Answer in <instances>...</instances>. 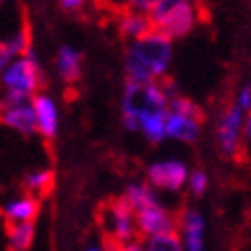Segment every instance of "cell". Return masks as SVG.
I'll use <instances>...</instances> for the list:
<instances>
[{
  "label": "cell",
  "mask_w": 251,
  "mask_h": 251,
  "mask_svg": "<svg viewBox=\"0 0 251 251\" xmlns=\"http://www.w3.org/2000/svg\"><path fill=\"white\" fill-rule=\"evenodd\" d=\"M233 102L237 104L241 111H245L247 115L251 113V82H243V85L235 91Z\"/></svg>",
  "instance_id": "7402d4cb"
},
{
  "label": "cell",
  "mask_w": 251,
  "mask_h": 251,
  "mask_svg": "<svg viewBox=\"0 0 251 251\" xmlns=\"http://www.w3.org/2000/svg\"><path fill=\"white\" fill-rule=\"evenodd\" d=\"M2 2H4V0H0V4H2Z\"/></svg>",
  "instance_id": "83f0119b"
},
{
  "label": "cell",
  "mask_w": 251,
  "mask_h": 251,
  "mask_svg": "<svg viewBox=\"0 0 251 251\" xmlns=\"http://www.w3.org/2000/svg\"><path fill=\"white\" fill-rule=\"evenodd\" d=\"M155 28L153 25V18L149 12H143V10H135L129 8L127 12H123L119 18V32L129 38V40H137L143 38L145 34H149Z\"/></svg>",
  "instance_id": "4fadbf2b"
},
{
  "label": "cell",
  "mask_w": 251,
  "mask_h": 251,
  "mask_svg": "<svg viewBox=\"0 0 251 251\" xmlns=\"http://www.w3.org/2000/svg\"><path fill=\"white\" fill-rule=\"evenodd\" d=\"M38 209H40L38 199L26 193L23 197L6 201L2 209H0V213L6 219V223H20V221H34L38 215Z\"/></svg>",
  "instance_id": "5bb4252c"
},
{
  "label": "cell",
  "mask_w": 251,
  "mask_h": 251,
  "mask_svg": "<svg viewBox=\"0 0 251 251\" xmlns=\"http://www.w3.org/2000/svg\"><path fill=\"white\" fill-rule=\"evenodd\" d=\"M56 73L62 82H76L82 75V54L75 47H60L56 52Z\"/></svg>",
  "instance_id": "9a60e30c"
},
{
  "label": "cell",
  "mask_w": 251,
  "mask_h": 251,
  "mask_svg": "<svg viewBox=\"0 0 251 251\" xmlns=\"http://www.w3.org/2000/svg\"><path fill=\"white\" fill-rule=\"evenodd\" d=\"M145 241H147L145 249L149 251H181L183 249V241H181V235H177V231L151 235V237H145Z\"/></svg>",
  "instance_id": "ffe728a7"
},
{
  "label": "cell",
  "mask_w": 251,
  "mask_h": 251,
  "mask_svg": "<svg viewBox=\"0 0 251 251\" xmlns=\"http://www.w3.org/2000/svg\"><path fill=\"white\" fill-rule=\"evenodd\" d=\"M243 143H245V147L251 151V113L245 117V125H243Z\"/></svg>",
  "instance_id": "d4e9b609"
},
{
  "label": "cell",
  "mask_w": 251,
  "mask_h": 251,
  "mask_svg": "<svg viewBox=\"0 0 251 251\" xmlns=\"http://www.w3.org/2000/svg\"><path fill=\"white\" fill-rule=\"evenodd\" d=\"M167 139L181 143H195L201 135V109L179 93L169 97V109L165 121Z\"/></svg>",
  "instance_id": "277c9868"
},
{
  "label": "cell",
  "mask_w": 251,
  "mask_h": 251,
  "mask_svg": "<svg viewBox=\"0 0 251 251\" xmlns=\"http://www.w3.org/2000/svg\"><path fill=\"white\" fill-rule=\"evenodd\" d=\"M30 49L28 45V34L25 30H20L8 38H4L2 43H0V73H2L10 62L18 56H23L26 50Z\"/></svg>",
  "instance_id": "e0dca14e"
},
{
  "label": "cell",
  "mask_w": 251,
  "mask_h": 251,
  "mask_svg": "<svg viewBox=\"0 0 251 251\" xmlns=\"http://www.w3.org/2000/svg\"><path fill=\"white\" fill-rule=\"evenodd\" d=\"M245 117L247 113L241 111L235 102H231L229 107L223 111V115L219 117L217 123V131H215V141L219 151L233 159L239 155L241 147H243V125H245Z\"/></svg>",
  "instance_id": "5b68a950"
},
{
  "label": "cell",
  "mask_w": 251,
  "mask_h": 251,
  "mask_svg": "<svg viewBox=\"0 0 251 251\" xmlns=\"http://www.w3.org/2000/svg\"><path fill=\"white\" fill-rule=\"evenodd\" d=\"M153 25L159 32L167 34L171 40L181 38L185 34H189L195 25H197V10L193 6V0L191 2H181L175 6H169L165 10L153 12Z\"/></svg>",
  "instance_id": "8992f818"
},
{
  "label": "cell",
  "mask_w": 251,
  "mask_h": 251,
  "mask_svg": "<svg viewBox=\"0 0 251 251\" xmlns=\"http://www.w3.org/2000/svg\"><path fill=\"white\" fill-rule=\"evenodd\" d=\"M34 221H20L6 225V245L12 251H25L34 243Z\"/></svg>",
  "instance_id": "2e32d148"
},
{
  "label": "cell",
  "mask_w": 251,
  "mask_h": 251,
  "mask_svg": "<svg viewBox=\"0 0 251 251\" xmlns=\"http://www.w3.org/2000/svg\"><path fill=\"white\" fill-rule=\"evenodd\" d=\"M137 225L141 237H151L159 233L177 231V219L161 201L137 211Z\"/></svg>",
  "instance_id": "ba28073f"
},
{
  "label": "cell",
  "mask_w": 251,
  "mask_h": 251,
  "mask_svg": "<svg viewBox=\"0 0 251 251\" xmlns=\"http://www.w3.org/2000/svg\"><path fill=\"white\" fill-rule=\"evenodd\" d=\"M125 199L129 201V205L135 209V211H141V209L159 203V197L155 193V187L151 183H131L125 191Z\"/></svg>",
  "instance_id": "ac0fdd59"
},
{
  "label": "cell",
  "mask_w": 251,
  "mask_h": 251,
  "mask_svg": "<svg viewBox=\"0 0 251 251\" xmlns=\"http://www.w3.org/2000/svg\"><path fill=\"white\" fill-rule=\"evenodd\" d=\"M52 187V173L49 169H38L25 177V189L30 195H45Z\"/></svg>",
  "instance_id": "d6986e66"
},
{
  "label": "cell",
  "mask_w": 251,
  "mask_h": 251,
  "mask_svg": "<svg viewBox=\"0 0 251 251\" xmlns=\"http://www.w3.org/2000/svg\"><path fill=\"white\" fill-rule=\"evenodd\" d=\"M187 189L193 197H203L207 193V187H209V177L205 171L201 169H195V171H189V177H187Z\"/></svg>",
  "instance_id": "44dd1931"
},
{
  "label": "cell",
  "mask_w": 251,
  "mask_h": 251,
  "mask_svg": "<svg viewBox=\"0 0 251 251\" xmlns=\"http://www.w3.org/2000/svg\"><path fill=\"white\" fill-rule=\"evenodd\" d=\"M181 2H191V0H159L157 2V6L149 12V14H153V12H159V10H165V8H169V6H175V4H181Z\"/></svg>",
  "instance_id": "484cf974"
},
{
  "label": "cell",
  "mask_w": 251,
  "mask_h": 251,
  "mask_svg": "<svg viewBox=\"0 0 251 251\" xmlns=\"http://www.w3.org/2000/svg\"><path fill=\"white\" fill-rule=\"evenodd\" d=\"M0 123H2L4 127L20 133V135L38 133L36 115H34L30 100H23V102H14V104H6V107H2L0 109Z\"/></svg>",
  "instance_id": "8fae6325"
},
{
  "label": "cell",
  "mask_w": 251,
  "mask_h": 251,
  "mask_svg": "<svg viewBox=\"0 0 251 251\" xmlns=\"http://www.w3.org/2000/svg\"><path fill=\"white\" fill-rule=\"evenodd\" d=\"M87 0H58V6L60 10H65L69 14H75V12H80L82 8H85Z\"/></svg>",
  "instance_id": "603a6c76"
},
{
  "label": "cell",
  "mask_w": 251,
  "mask_h": 251,
  "mask_svg": "<svg viewBox=\"0 0 251 251\" xmlns=\"http://www.w3.org/2000/svg\"><path fill=\"white\" fill-rule=\"evenodd\" d=\"M179 231L183 249L187 251H201L205 249V233H207V223L205 217L193 207H187L179 217Z\"/></svg>",
  "instance_id": "30bf717a"
},
{
  "label": "cell",
  "mask_w": 251,
  "mask_h": 251,
  "mask_svg": "<svg viewBox=\"0 0 251 251\" xmlns=\"http://www.w3.org/2000/svg\"><path fill=\"white\" fill-rule=\"evenodd\" d=\"M169 109V107H167ZM167 109L165 107H145L137 115L139 131L149 143H161L167 137L165 121H167Z\"/></svg>",
  "instance_id": "7c38bea8"
},
{
  "label": "cell",
  "mask_w": 251,
  "mask_h": 251,
  "mask_svg": "<svg viewBox=\"0 0 251 251\" xmlns=\"http://www.w3.org/2000/svg\"><path fill=\"white\" fill-rule=\"evenodd\" d=\"M32 109L36 115V129L45 139H54L58 135V125H60V113L56 100L47 93H36L32 99Z\"/></svg>",
  "instance_id": "9c48e42d"
},
{
  "label": "cell",
  "mask_w": 251,
  "mask_h": 251,
  "mask_svg": "<svg viewBox=\"0 0 251 251\" xmlns=\"http://www.w3.org/2000/svg\"><path fill=\"white\" fill-rule=\"evenodd\" d=\"M187 177H189V169L187 165L179 159H165V161H155L147 167V181L161 191L177 193L187 185Z\"/></svg>",
  "instance_id": "52a82bcc"
},
{
  "label": "cell",
  "mask_w": 251,
  "mask_h": 251,
  "mask_svg": "<svg viewBox=\"0 0 251 251\" xmlns=\"http://www.w3.org/2000/svg\"><path fill=\"white\" fill-rule=\"evenodd\" d=\"M115 2H119V4H131V0H115Z\"/></svg>",
  "instance_id": "4316f807"
},
{
  "label": "cell",
  "mask_w": 251,
  "mask_h": 251,
  "mask_svg": "<svg viewBox=\"0 0 251 251\" xmlns=\"http://www.w3.org/2000/svg\"><path fill=\"white\" fill-rule=\"evenodd\" d=\"M40 85H43L40 62L34 50L28 49L0 73V109L6 104L30 100L38 93Z\"/></svg>",
  "instance_id": "7a4b0ae2"
},
{
  "label": "cell",
  "mask_w": 251,
  "mask_h": 251,
  "mask_svg": "<svg viewBox=\"0 0 251 251\" xmlns=\"http://www.w3.org/2000/svg\"><path fill=\"white\" fill-rule=\"evenodd\" d=\"M173 40L153 28L143 38L131 40L125 54V76L133 82L161 80L171 65Z\"/></svg>",
  "instance_id": "6da1fadb"
},
{
  "label": "cell",
  "mask_w": 251,
  "mask_h": 251,
  "mask_svg": "<svg viewBox=\"0 0 251 251\" xmlns=\"http://www.w3.org/2000/svg\"><path fill=\"white\" fill-rule=\"evenodd\" d=\"M159 0H131L129 8H135V10H143V12H151L155 6H157Z\"/></svg>",
  "instance_id": "cb8c5ba5"
},
{
  "label": "cell",
  "mask_w": 251,
  "mask_h": 251,
  "mask_svg": "<svg viewBox=\"0 0 251 251\" xmlns=\"http://www.w3.org/2000/svg\"><path fill=\"white\" fill-rule=\"evenodd\" d=\"M102 227L109 233V237L121 249L141 251L145 243H137L141 233L137 225V211L129 205L127 199H117L102 209Z\"/></svg>",
  "instance_id": "3957f363"
}]
</instances>
